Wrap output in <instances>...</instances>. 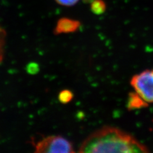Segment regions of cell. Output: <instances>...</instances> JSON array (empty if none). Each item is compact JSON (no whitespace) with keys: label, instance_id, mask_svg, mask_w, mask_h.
<instances>
[{"label":"cell","instance_id":"cell-1","mask_svg":"<svg viewBox=\"0 0 153 153\" xmlns=\"http://www.w3.org/2000/svg\"><path fill=\"white\" fill-rule=\"evenodd\" d=\"M79 152H149L148 147L118 128L104 126L94 131L81 143Z\"/></svg>","mask_w":153,"mask_h":153},{"label":"cell","instance_id":"cell-2","mask_svg":"<svg viewBox=\"0 0 153 153\" xmlns=\"http://www.w3.org/2000/svg\"><path fill=\"white\" fill-rule=\"evenodd\" d=\"M35 152L37 153H72L73 144L60 135H50L42 138L36 142H33Z\"/></svg>","mask_w":153,"mask_h":153},{"label":"cell","instance_id":"cell-3","mask_svg":"<svg viewBox=\"0 0 153 153\" xmlns=\"http://www.w3.org/2000/svg\"><path fill=\"white\" fill-rule=\"evenodd\" d=\"M130 84L146 102L153 103V69L146 70L133 75Z\"/></svg>","mask_w":153,"mask_h":153},{"label":"cell","instance_id":"cell-4","mask_svg":"<svg viewBox=\"0 0 153 153\" xmlns=\"http://www.w3.org/2000/svg\"><path fill=\"white\" fill-rule=\"evenodd\" d=\"M81 23L75 19L63 17L57 22L54 30V34L59 35L61 34H68L75 33L80 27Z\"/></svg>","mask_w":153,"mask_h":153},{"label":"cell","instance_id":"cell-5","mask_svg":"<svg viewBox=\"0 0 153 153\" xmlns=\"http://www.w3.org/2000/svg\"><path fill=\"white\" fill-rule=\"evenodd\" d=\"M149 103L146 102L137 93L132 92L128 95L127 108L130 111L141 109L148 107Z\"/></svg>","mask_w":153,"mask_h":153},{"label":"cell","instance_id":"cell-6","mask_svg":"<svg viewBox=\"0 0 153 153\" xmlns=\"http://www.w3.org/2000/svg\"><path fill=\"white\" fill-rule=\"evenodd\" d=\"M91 11L97 15H101L106 10V4L102 0H93L91 5Z\"/></svg>","mask_w":153,"mask_h":153},{"label":"cell","instance_id":"cell-7","mask_svg":"<svg viewBox=\"0 0 153 153\" xmlns=\"http://www.w3.org/2000/svg\"><path fill=\"white\" fill-rule=\"evenodd\" d=\"M74 95L72 91L68 89L62 90L58 94V100L62 104L69 103L72 101Z\"/></svg>","mask_w":153,"mask_h":153},{"label":"cell","instance_id":"cell-8","mask_svg":"<svg viewBox=\"0 0 153 153\" xmlns=\"http://www.w3.org/2000/svg\"><path fill=\"white\" fill-rule=\"evenodd\" d=\"M7 34L4 30L0 26V63H1L4 54V47H5Z\"/></svg>","mask_w":153,"mask_h":153},{"label":"cell","instance_id":"cell-9","mask_svg":"<svg viewBox=\"0 0 153 153\" xmlns=\"http://www.w3.org/2000/svg\"><path fill=\"white\" fill-rule=\"evenodd\" d=\"M60 5L65 7H71L78 3L79 0H55Z\"/></svg>","mask_w":153,"mask_h":153},{"label":"cell","instance_id":"cell-10","mask_svg":"<svg viewBox=\"0 0 153 153\" xmlns=\"http://www.w3.org/2000/svg\"><path fill=\"white\" fill-rule=\"evenodd\" d=\"M39 70V67L35 63H30L27 66V71L31 74H35Z\"/></svg>","mask_w":153,"mask_h":153},{"label":"cell","instance_id":"cell-11","mask_svg":"<svg viewBox=\"0 0 153 153\" xmlns=\"http://www.w3.org/2000/svg\"><path fill=\"white\" fill-rule=\"evenodd\" d=\"M84 1L86 3H89V2H92L93 0H84Z\"/></svg>","mask_w":153,"mask_h":153}]
</instances>
